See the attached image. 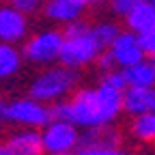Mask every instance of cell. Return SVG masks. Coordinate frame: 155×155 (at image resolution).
Returning <instances> with one entry per match:
<instances>
[{"label":"cell","instance_id":"12","mask_svg":"<svg viewBox=\"0 0 155 155\" xmlns=\"http://www.w3.org/2000/svg\"><path fill=\"white\" fill-rule=\"evenodd\" d=\"M121 129L110 125H99V127H88L82 131L80 147H121Z\"/></svg>","mask_w":155,"mask_h":155},{"label":"cell","instance_id":"9","mask_svg":"<svg viewBox=\"0 0 155 155\" xmlns=\"http://www.w3.org/2000/svg\"><path fill=\"white\" fill-rule=\"evenodd\" d=\"M7 147L11 149L13 155H43V136L41 129L32 127H19L13 134H9Z\"/></svg>","mask_w":155,"mask_h":155},{"label":"cell","instance_id":"14","mask_svg":"<svg viewBox=\"0 0 155 155\" xmlns=\"http://www.w3.org/2000/svg\"><path fill=\"white\" fill-rule=\"evenodd\" d=\"M129 136L140 144H155V112L131 116L127 125Z\"/></svg>","mask_w":155,"mask_h":155},{"label":"cell","instance_id":"7","mask_svg":"<svg viewBox=\"0 0 155 155\" xmlns=\"http://www.w3.org/2000/svg\"><path fill=\"white\" fill-rule=\"evenodd\" d=\"M106 52L110 54V58H112V63H114L116 69L134 67L136 63H140L142 58H147L138 32H131V30H121V35L114 39V43Z\"/></svg>","mask_w":155,"mask_h":155},{"label":"cell","instance_id":"23","mask_svg":"<svg viewBox=\"0 0 155 155\" xmlns=\"http://www.w3.org/2000/svg\"><path fill=\"white\" fill-rule=\"evenodd\" d=\"M0 155H13V153H11V149L7 147V142H5V144H0Z\"/></svg>","mask_w":155,"mask_h":155},{"label":"cell","instance_id":"20","mask_svg":"<svg viewBox=\"0 0 155 155\" xmlns=\"http://www.w3.org/2000/svg\"><path fill=\"white\" fill-rule=\"evenodd\" d=\"M140 0H110V9H112V13L114 15H121V17H125L136 5H138Z\"/></svg>","mask_w":155,"mask_h":155},{"label":"cell","instance_id":"21","mask_svg":"<svg viewBox=\"0 0 155 155\" xmlns=\"http://www.w3.org/2000/svg\"><path fill=\"white\" fill-rule=\"evenodd\" d=\"M43 0H9V5H13L15 9H19L22 13H32L41 7Z\"/></svg>","mask_w":155,"mask_h":155},{"label":"cell","instance_id":"3","mask_svg":"<svg viewBox=\"0 0 155 155\" xmlns=\"http://www.w3.org/2000/svg\"><path fill=\"white\" fill-rule=\"evenodd\" d=\"M65 43L61 52V65H67L71 69H82L91 63H97V58L101 56V45L97 43L93 35V26L84 22H73L65 26Z\"/></svg>","mask_w":155,"mask_h":155},{"label":"cell","instance_id":"13","mask_svg":"<svg viewBox=\"0 0 155 155\" xmlns=\"http://www.w3.org/2000/svg\"><path fill=\"white\" fill-rule=\"evenodd\" d=\"M125 26L131 32H144L155 26V2L151 0H140L127 15H125Z\"/></svg>","mask_w":155,"mask_h":155},{"label":"cell","instance_id":"10","mask_svg":"<svg viewBox=\"0 0 155 155\" xmlns=\"http://www.w3.org/2000/svg\"><path fill=\"white\" fill-rule=\"evenodd\" d=\"M123 112L129 116L155 112V86H127L123 95Z\"/></svg>","mask_w":155,"mask_h":155},{"label":"cell","instance_id":"5","mask_svg":"<svg viewBox=\"0 0 155 155\" xmlns=\"http://www.w3.org/2000/svg\"><path fill=\"white\" fill-rule=\"evenodd\" d=\"M43 149L48 155H75L80 149V127L73 125L67 119L54 116V119L41 129Z\"/></svg>","mask_w":155,"mask_h":155},{"label":"cell","instance_id":"16","mask_svg":"<svg viewBox=\"0 0 155 155\" xmlns=\"http://www.w3.org/2000/svg\"><path fill=\"white\" fill-rule=\"evenodd\" d=\"M24 52L17 50L15 43L0 41V80H9L22 69Z\"/></svg>","mask_w":155,"mask_h":155},{"label":"cell","instance_id":"18","mask_svg":"<svg viewBox=\"0 0 155 155\" xmlns=\"http://www.w3.org/2000/svg\"><path fill=\"white\" fill-rule=\"evenodd\" d=\"M75 155H129L123 147H80Z\"/></svg>","mask_w":155,"mask_h":155},{"label":"cell","instance_id":"1","mask_svg":"<svg viewBox=\"0 0 155 155\" xmlns=\"http://www.w3.org/2000/svg\"><path fill=\"white\" fill-rule=\"evenodd\" d=\"M123 95L125 88L112 86L99 78L95 86L75 88L67 99L56 104L54 116L67 119L80 129L110 125L123 114Z\"/></svg>","mask_w":155,"mask_h":155},{"label":"cell","instance_id":"15","mask_svg":"<svg viewBox=\"0 0 155 155\" xmlns=\"http://www.w3.org/2000/svg\"><path fill=\"white\" fill-rule=\"evenodd\" d=\"M127 86H155V58H142L134 67L123 69Z\"/></svg>","mask_w":155,"mask_h":155},{"label":"cell","instance_id":"2","mask_svg":"<svg viewBox=\"0 0 155 155\" xmlns=\"http://www.w3.org/2000/svg\"><path fill=\"white\" fill-rule=\"evenodd\" d=\"M78 86V69L67 65H48L41 73L32 78L28 95L48 106H56L75 91Z\"/></svg>","mask_w":155,"mask_h":155},{"label":"cell","instance_id":"6","mask_svg":"<svg viewBox=\"0 0 155 155\" xmlns=\"http://www.w3.org/2000/svg\"><path fill=\"white\" fill-rule=\"evenodd\" d=\"M65 43V32L61 30H39L32 37L26 39L24 43V58L32 65H54L56 61H61V52Z\"/></svg>","mask_w":155,"mask_h":155},{"label":"cell","instance_id":"25","mask_svg":"<svg viewBox=\"0 0 155 155\" xmlns=\"http://www.w3.org/2000/svg\"><path fill=\"white\" fill-rule=\"evenodd\" d=\"M151 2H153V0H151Z\"/></svg>","mask_w":155,"mask_h":155},{"label":"cell","instance_id":"17","mask_svg":"<svg viewBox=\"0 0 155 155\" xmlns=\"http://www.w3.org/2000/svg\"><path fill=\"white\" fill-rule=\"evenodd\" d=\"M93 35L97 39V43L101 45V50H108L114 43V39L121 35V26L116 22H108V19H104V22H97L93 26Z\"/></svg>","mask_w":155,"mask_h":155},{"label":"cell","instance_id":"24","mask_svg":"<svg viewBox=\"0 0 155 155\" xmlns=\"http://www.w3.org/2000/svg\"><path fill=\"white\" fill-rule=\"evenodd\" d=\"M84 5H99V2H106V0H82Z\"/></svg>","mask_w":155,"mask_h":155},{"label":"cell","instance_id":"11","mask_svg":"<svg viewBox=\"0 0 155 155\" xmlns=\"http://www.w3.org/2000/svg\"><path fill=\"white\" fill-rule=\"evenodd\" d=\"M84 7L86 5L82 0H48L43 5V13H45L48 19H52V22L69 26V24L80 19Z\"/></svg>","mask_w":155,"mask_h":155},{"label":"cell","instance_id":"26","mask_svg":"<svg viewBox=\"0 0 155 155\" xmlns=\"http://www.w3.org/2000/svg\"><path fill=\"white\" fill-rule=\"evenodd\" d=\"M153 2H155V0H153Z\"/></svg>","mask_w":155,"mask_h":155},{"label":"cell","instance_id":"8","mask_svg":"<svg viewBox=\"0 0 155 155\" xmlns=\"http://www.w3.org/2000/svg\"><path fill=\"white\" fill-rule=\"evenodd\" d=\"M28 35V19L26 13L15 9L13 5L0 7V41L5 43H19Z\"/></svg>","mask_w":155,"mask_h":155},{"label":"cell","instance_id":"4","mask_svg":"<svg viewBox=\"0 0 155 155\" xmlns=\"http://www.w3.org/2000/svg\"><path fill=\"white\" fill-rule=\"evenodd\" d=\"M54 119V108L48 104L35 99V97H17L9 99L5 108L2 121L17 125V127H32V129H43Z\"/></svg>","mask_w":155,"mask_h":155},{"label":"cell","instance_id":"22","mask_svg":"<svg viewBox=\"0 0 155 155\" xmlns=\"http://www.w3.org/2000/svg\"><path fill=\"white\" fill-rule=\"evenodd\" d=\"M5 108H7V99L0 97V121H2V116H5Z\"/></svg>","mask_w":155,"mask_h":155},{"label":"cell","instance_id":"19","mask_svg":"<svg viewBox=\"0 0 155 155\" xmlns=\"http://www.w3.org/2000/svg\"><path fill=\"white\" fill-rule=\"evenodd\" d=\"M138 37H140V43H142L144 54L149 58H155V26L149 28V30H144V32H140Z\"/></svg>","mask_w":155,"mask_h":155}]
</instances>
